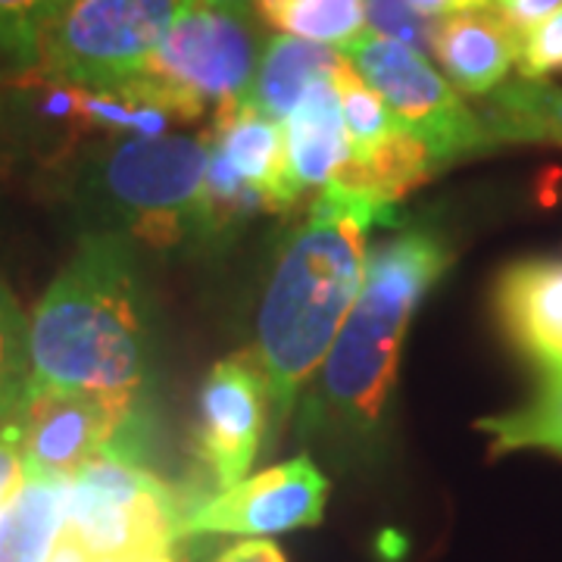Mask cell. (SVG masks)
I'll list each match as a JSON object with an SVG mask.
<instances>
[{
	"mask_svg": "<svg viewBox=\"0 0 562 562\" xmlns=\"http://www.w3.org/2000/svg\"><path fill=\"white\" fill-rule=\"evenodd\" d=\"M394 222L397 210L328 184L284 244L257 316V357L281 419L335 347L360 297L372 225Z\"/></svg>",
	"mask_w": 562,
	"mask_h": 562,
	"instance_id": "cell-1",
	"label": "cell"
},
{
	"mask_svg": "<svg viewBox=\"0 0 562 562\" xmlns=\"http://www.w3.org/2000/svg\"><path fill=\"white\" fill-rule=\"evenodd\" d=\"M29 391L144 403L147 325L132 238L91 232L29 319Z\"/></svg>",
	"mask_w": 562,
	"mask_h": 562,
	"instance_id": "cell-2",
	"label": "cell"
},
{
	"mask_svg": "<svg viewBox=\"0 0 562 562\" xmlns=\"http://www.w3.org/2000/svg\"><path fill=\"white\" fill-rule=\"evenodd\" d=\"M450 262V244L425 225L406 228L369 254L360 297L328 350L322 379L325 401L347 428L372 431L382 422L409 319Z\"/></svg>",
	"mask_w": 562,
	"mask_h": 562,
	"instance_id": "cell-3",
	"label": "cell"
},
{
	"mask_svg": "<svg viewBox=\"0 0 562 562\" xmlns=\"http://www.w3.org/2000/svg\"><path fill=\"white\" fill-rule=\"evenodd\" d=\"M66 160H72L69 194L88 220L98 222L94 235H125L150 247L210 241L203 203L206 135H122Z\"/></svg>",
	"mask_w": 562,
	"mask_h": 562,
	"instance_id": "cell-4",
	"label": "cell"
},
{
	"mask_svg": "<svg viewBox=\"0 0 562 562\" xmlns=\"http://www.w3.org/2000/svg\"><path fill=\"white\" fill-rule=\"evenodd\" d=\"M260 50L262 35L250 16L194 0L128 91L179 122L203 120L210 106L222 116L250 101Z\"/></svg>",
	"mask_w": 562,
	"mask_h": 562,
	"instance_id": "cell-5",
	"label": "cell"
},
{
	"mask_svg": "<svg viewBox=\"0 0 562 562\" xmlns=\"http://www.w3.org/2000/svg\"><path fill=\"white\" fill-rule=\"evenodd\" d=\"M201 491H181L140 460L98 457L69 479L66 531L94 560L176 550Z\"/></svg>",
	"mask_w": 562,
	"mask_h": 562,
	"instance_id": "cell-6",
	"label": "cell"
},
{
	"mask_svg": "<svg viewBox=\"0 0 562 562\" xmlns=\"http://www.w3.org/2000/svg\"><path fill=\"white\" fill-rule=\"evenodd\" d=\"M194 0H69L44 32L41 79L116 94L138 79Z\"/></svg>",
	"mask_w": 562,
	"mask_h": 562,
	"instance_id": "cell-7",
	"label": "cell"
},
{
	"mask_svg": "<svg viewBox=\"0 0 562 562\" xmlns=\"http://www.w3.org/2000/svg\"><path fill=\"white\" fill-rule=\"evenodd\" d=\"M341 54L379 91L394 120L428 147L438 166L494 147L482 116L422 54L379 38L375 32H362L341 47Z\"/></svg>",
	"mask_w": 562,
	"mask_h": 562,
	"instance_id": "cell-8",
	"label": "cell"
},
{
	"mask_svg": "<svg viewBox=\"0 0 562 562\" xmlns=\"http://www.w3.org/2000/svg\"><path fill=\"white\" fill-rule=\"evenodd\" d=\"M13 422L20 425L25 475L72 479L98 457L144 462L147 453L144 403L79 391H29Z\"/></svg>",
	"mask_w": 562,
	"mask_h": 562,
	"instance_id": "cell-9",
	"label": "cell"
},
{
	"mask_svg": "<svg viewBox=\"0 0 562 562\" xmlns=\"http://www.w3.org/2000/svg\"><path fill=\"white\" fill-rule=\"evenodd\" d=\"M272 391L257 350H241L213 366L198 401L194 453L210 475L213 494L244 482L260 453Z\"/></svg>",
	"mask_w": 562,
	"mask_h": 562,
	"instance_id": "cell-10",
	"label": "cell"
},
{
	"mask_svg": "<svg viewBox=\"0 0 562 562\" xmlns=\"http://www.w3.org/2000/svg\"><path fill=\"white\" fill-rule=\"evenodd\" d=\"M325 501H328V482L319 465L310 457H294L198 503L184 522V538H198V535L266 538V535L313 528L325 516Z\"/></svg>",
	"mask_w": 562,
	"mask_h": 562,
	"instance_id": "cell-11",
	"label": "cell"
},
{
	"mask_svg": "<svg viewBox=\"0 0 562 562\" xmlns=\"http://www.w3.org/2000/svg\"><path fill=\"white\" fill-rule=\"evenodd\" d=\"M494 310L506 341L543 375L562 372V262L519 260L494 288Z\"/></svg>",
	"mask_w": 562,
	"mask_h": 562,
	"instance_id": "cell-12",
	"label": "cell"
},
{
	"mask_svg": "<svg viewBox=\"0 0 562 562\" xmlns=\"http://www.w3.org/2000/svg\"><path fill=\"white\" fill-rule=\"evenodd\" d=\"M519 32L491 7L450 13L438 25L435 57L453 88L469 98H487L519 60Z\"/></svg>",
	"mask_w": 562,
	"mask_h": 562,
	"instance_id": "cell-13",
	"label": "cell"
},
{
	"mask_svg": "<svg viewBox=\"0 0 562 562\" xmlns=\"http://www.w3.org/2000/svg\"><path fill=\"white\" fill-rule=\"evenodd\" d=\"M288 140V176L297 201H306L313 191L319 194L341 176L350 160V144L344 128L341 94L335 79L316 81L297 110L284 122Z\"/></svg>",
	"mask_w": 562,
	"mask_h": 562,
	"instance_id": "cell-14",
	"label": "cell"
},
{
	"mask_svg": "<svg viewBox=\"0 0 562 562\" xmlns=\"http://www.w3.org/2000/svg\"><path fill=\"white\" fill-rule=\"evenodd\" d=\"M206 135L220 147L222 157L235 166V172L260 191L269 213H288L301 206L288 176V140L281 122L262 116L247 101L232 113L213 116Z\"/></svg>",
	"mask_w": 562,
	"mask_h": 562,
	"instance_id": "cell-15",
	"label": "cell"
},
{
	"mask_svg": "<svg viewBox=\"0 0 562 562\" xmlns=\"http://www.w3.org/2000/svg\"><path fill=\"white\" fill-rule=\"evenodd\" d=\"M69 522V479L22 475L0 506V562H50Z\"/></svg>",
	"mask_w": 562,
	"mask_h": 562,
	"instance_id": "cell-16",
	"label": "cell"
},
{
	"mask_svg": "<svg viewBox=\"0 0 562 562\" xmlns=\"http://www.w3.org/2000/svg\"><path fill=\"white\" fill-rule=\"evenodd\" d=\"M341 63V50H331L328 44H316L297 35H276L262 50L260 69L250 88V103L262 116L284 125L303 101V94L316 81L335 79Z\"/></svg>",
	"mask_w": 562,
	"mask_h": 562,
	"instance_id": "cell-17",
	"label": "cell"
},
{
	"mask_svg": "<svg viewBox=\"0 0 562 562\" xmlns=\"http://www.w3.org/2000/svg\"><path fill=\"white\" fill-rule=\"evenodd\" d=\"M475 113L494 144L562 147V85L519 76L482 98Z\"/></svg>",
	"mask_w": 562,
	"mask_h": 562,
	"instance_id": "cell-18",
	"label": "cell"
},
{
	"mask_svg": "<svg viewBox=\"0 0 562 562\" xmlns=\"http://www.w3.org/2000/svg\"><path fill=\"white\" fill-rule=\"evenodd\" d=\"M438 169L441 166L428 154V147L401 125L372 154L350 157L341 169V176L331 184H341L344 191H353L366 201H375L394 210V203L422 188Z\"/></svg>",
	"mask_w": 562,
	"mask_h": 562,
	"instance_id": "cell-19",
	"label": "cell"
},
{
	"mask_svg": "<svg viewBox=\"0 0 562 562\" xmlns=\"http://www.w3.org/2000/svg\"><path fill=\"white\" fill-rule=\"evenodd\" d=\"M475 428L494 438V453L547 450L562 457V372L543 375V387L525 406L479 419Z\"/></svg>",
	"mask_w": 562,
	"mask_h": 562,
	"instance_id": "cell-20",
	"label": "cell"
},
{
	"mask_svg": "<svg viewBox=\"0 0 562 562\" xmlns=\"http://www.w3.org/2000/svg\"><path fill=\"white\" fill-rule=\"evenodd\" d=\"M262 22L284 29L288 35L335 44L338 50L366 32L362 0H254Z\"/></svg>",
	"mask_w": 562,
	"mask_h": 562,
	"instance_id": "cell-21",
	"label": "cell"
},
{
	"mask_svg": "<svg viewBox=\"0 0 562 562\" xmlns=\"http://www.w3.org/2000/svg\"><path fill=\"white\" fill-rule=\"evenodd\" d=\"M69 0H0V76L20 79L38 69L41 38Z\"/></svg>",
	"mask_w": 562,
	"mask_h": 562,
	"instance_id": "cell-22",
	"label": "cell"
},
{
	"mask_svg": "<svg viewBox=\"0 0 562 562\" xmlns=\"http://www.w3.org/2000/svg\"><path fill=\"white\" fill-rule=\"evenodd\" d=\"M335 85H338V94H341V113L344 128H347V144H350V157L372 154L375 147H382L384 140L401 128V122L394 120V113L379 98V91L362 79L347 57H344L341 69L335 72Z\"/></svg>",
	"mask_w": 562,
	"mask_h": 562,
	"instance_id": "cell-23",
	"label": "cell"
},
{
	"mask_svg": "<svg viewBox=\"0 0 562 562\" xmlns=\"http://www.w3.org/2000/svg\"><path fill=\"white\" fill-rule=\"evenodd\" d=\"M203 203H206L210 238H222L232 228L244 225L250 216L269 213L260 191L235 172V166L222 157V150L213 140H210V166H206V179H203Z\"/></svg>",
	"mask_w": 562,
	"mask_h": 562,
	"instance_id": "cell-24",
	"label": "cell"
},
{
	"mask_svg": "<svg viewBox=\"0 0 562 562\" xmlns=\"http://www.w3.org/2000/svg\"><path fill=\"white\" fill-rule=\"evenodd\" d=\"M32 384V350H29V319L7 281L0 279V425L20 413Z\"/></svg>",
	"mask_w": 562,
	"mask_h": 562,
	"instance_id": "cell-25",
	"label": "cell"
},
{
	"mask_svg": "<svg viewBox=\"0 0 562 562\" xmlns=\"http://www.w3.org/2000/svg\"><path fill=\"white\" fill-rule=\"evenodd\" d=\"M25 157H44L32 85L25 76H0V172L13 169Z\"/></svg>",
	"mask_w": 562,
	"mask_h": 562,
	"instance_id": "cell-26",
	"label": "cell"
},
{
	"mask_svg": "<svg viewBox=\"0 0 562 562\" xmlns=\"http://www.w3.org/2000/svg\"><path fill=\"white\" fill-rule=\"evenodd\" d=\"M366 3V22L369 29L384 41L403 44L416 54H435L438 41V16H428L416 10L409 0H362Z\"/></svg>",
	"mask_w": 562,
	"mask_h": 562,
	"instance_id": "cell-27",
	"label": "cell"
},
{
	"mask_svg": "<svg viewBox=\"0 0 562 562\" xmlns=\"http://www.w3.org/2000/svg\"><path fill=\"white\" fill-rule=\"evenodd\" d=\"M516 66L525 79H547L553 72H562V10L522 32Z\"/></svg>",
	"mask_w": 562,
	"mask_h": 562,
	"instance_id": "cell-28",
	"label": "cell"
},
{
	"mask_svg": "<svg viewBox=\"0 0 562 562\" xmlns=\"http://www.w3.org/2000/svg\"><path fill=\"white\" fill-rule=\"evenodd\" d=\"M491 10L501 13L519 35L535 29L538 22L550 20L562 10V0H491Z\"/></svg>",
	"mask_w": 562,
	"mask_h": 562,
	"instance_id": "cell-29",
	"label": "cell"
},
{
	"mask_svg": "<svg viewBox=\"0 0 562 562\" xmlns=\"http://www.w3.org/2000/svg\"><path fill=\"white\" fill-rule=\"evenodd\" d=\"M22 475H25V469H22L20 425L10 419L0 425V506L22 482Z\"/></svg>",
	"mask_w": 562,
	"mask_h": 562,
	"instance_id": "cell-30",
	"label": "cell"
},
{
	"mask_svg": "<svg viewBox=\"0 0 562 562\" xmlns=\"http://www.w3.org/2000/svg\"><path fill=\"white\" fill-rule=\"evenodd\" d=\"M213 562H288V557L281 553L279 543L266 538H247V541L228 543Z\"/></svg>",
	"mask_w": 562,
	"mask_h": 562,
	"instance_id": "cell-31",
	"label": "cell"
},
{
	"mask_svg": "<svg viewBox=\"0 0 562 562\" xmlns=\"http://www.w3.org/2000/svg\"><path fill=\"white\" fill-rule=\"evenodd\" d=\"M50 562H98V560H94V557H91V553H88V550H85V547H81L69 531H66L60 547H57V553L50 557Z\"/></svg>",
	"mask_w": 562,
	"mask_h": 562,
	"instance_id": "cell-32",
	"label": "cell"
},
{
	"mask_svg": "<svg viewBox=\"0 0 562 562\" xmlns=\"http://www.w3.org/2000/svg\"><path fill=\"white\" fill-rule=\"evenodd\" d=\"M416 10L422 13H428V16H450V13H457V7H453V0H409Z\"/></svg>",
	"mask_w": 562,
	"mask_h": 562,
	"instance_id": "cell-33",
	"label": "cell"
},
{
	"mask_svg": "<svg viewBox=\"0 0 562 562\" xmlns=\"http://www.w3.org/2000/svg\"><path fill=\"white\" fill-rule=\"evenodd\" d=\"M98 562H181L176 550H160V553H147V557H125V560H98Z\"/></svg>",
	"mask_w": 562,
	"mask_h": 562,
	"instance_id": "cell-34",
	"label": "cell"
},
{
	"mask_svg": "<svg viewBox=\"0 0 562 562\" xmlns=\"http://www.w3.org/2000/svg\"><path fill=\"white\" fill-rule=\"evenodd\" d=\"M206 3L220 10H232V13H244V16L254 13V0H206Z\"/></svg>",
	"mask_w": 562,
	"mask_h": 562,
	"instance_id": "cell-35",
	"label": "cell"
},
{
	"mask_svg": "<svg viewBox=\"0 0 562 562\" xmlns=\"http://www.w3.org/2000/svg\"><path fill=\"white\" fill-rule=\"evenodd\" d=\"M453 7H457V13H469V10H484V7H491V0H453Z\"/></svg>",
	"mask_w": 562,
	"mask_h": 562,
	"instance_id": "cell-36",
	"label": "cell"
}]
</instances>
